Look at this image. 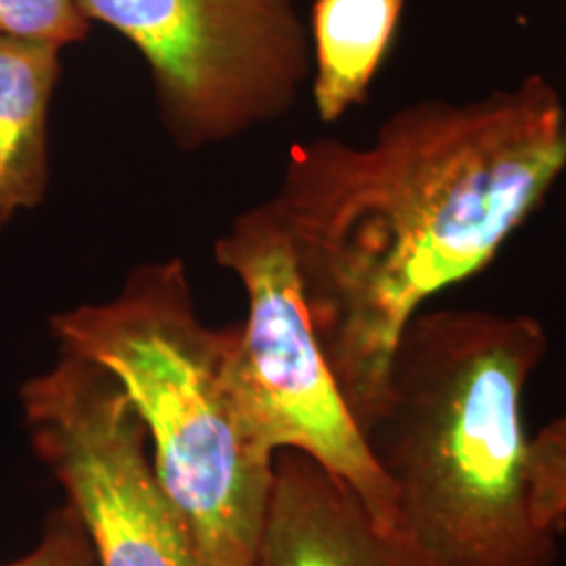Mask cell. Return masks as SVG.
Returning <instances> with one entry per match:
<instances>
[{
  "label": "cell",
  "mask_w": 566,
  "mask_h": 566,
  "mask_svg": "<svg viewBox=\"0 0 566 566\" xmlns=\"http://www.w3.org/2000/svg\"><path fill=\"white\" fill-rule=\"evenodd\" d=\"M566 170V102L539 74L392 112L364 145H294L271 198L308 315L357 424L385 409L426 303L495 261Z\"/></svg>",
  "instance_id": "1"
},
{
  "label": "cell",
  "mask_w": 566,
  "mask_h": 566,
  "mask_svg": "<svg viewBox=\"0 0 566 566\" xmlns=\"http://www.w3.org/2000/svg\"><path fill=\"white\" fill-rule=\"evenodd\" d=\"M531 315L422 311L407 325L385 409L365 439L399 526L439 566H556L560 535L531 500L526 386L547 355Z\"/></svg>",
  "instance_id": "2"
},
{
  "label": "cell",
  "mask_w": 566,
  "mask_h": 566,
  "mask_svg": "<svg viewBox=\"0 0 566 566\" xmlns=\"http://www.w3.org/2000/svg\"><path fill=\"white\" fill-rule=\"evenodd\" d=\"M235 329L203 324L179 259L143 264L109 303L51 317L61 350L102 365L135 405L158 481L214 566H252L275 476L224 380Z\"/></svg>",
  "instance_id": "3"
},
{
  "label": "cell",
  "mask_w": 566,
  "mask_h": 566,
  "mask_svg": "<svg viewBox=\"0 0 566 566\" xmlns=\"http://www.w3.org/2000/svg\"><path fill=\"white\" fill-rule=\"evenodd\" d=\"M245 292L224 380L252 439L269 453L303 451L353 486L371 514L399 526L390 481L327 364L304 301L290 238L271 200L242 212L214 243Z\"/></svg>",
  "instance_id": "4"
},
{
  "label": "cell",
  "mask_w": 566,
  "mask_h": 566,
  "mask_svg": "<svg viewBox=\"0 0 566 566\" xmlns=\"http://www.w3.org/2000/svg\"><path fill=\"white\" fill-rule=\"evenodd\" d=\"M151 70L164 126L185 151L280 120L311 84L296 4L266 0H81Z\"/></svg>",
  "instance_id": "5"
},
{
  "label": "cell",
  "mask_w": 566,
  "mask_h": 566,
  "mask_svg": "<svg viewBox=\"0 0 566 566\" xmlns=\"http://www.w3.org/2000/svg\"><path fill=\"white\" fill-rule=\"evenodd\" d=\"M21 407L97 566H214L158 481L142 416L102 365L61 350L23 385Z\"/></svg>",
  "instance_id": "6"
},
{
  "label": "cell",
  "mask_w": 566,
  "mask_h": 566,
  "mask_svg": "<svg viewBox=\"0 0 566 566\" xmlns=\"http://www.w3.org/2000/svg\"><path fill=\"white\" fill-rule=\"evenodd\" d=\"M252 566H439L403 528L382 525L361 495L303 451L275 455Z\"/></svg>",
  "instance_id": "7"
},
{
  "label": "cell",
  "mask_w": 566,
  "mask_h": 566,
  "mask_svg": "<svg viewBox=\"0 0 566 566\" xmlns=\"http://www.w3.org/2000/svg\"><path fill=\"white\" fill-rule=\"evenodd\" d=\"M60 46L0 36V233L49 185V107Z\"/></svg>",
  "instance_id": "8"
},
{
  "label": "cell",
  "mask_w": 566,
  "mask_h": 566,
  "mask_svg": "<svg viewBox=\"0 0 566 566\" xmlns=\"http://www.w3.org/2000/svg\"><path fill=\"white\" fill-rule=\"evenodd\" d=\"M407 0H313L311 97L319 120L361 107L397 34Z\"/></svg>",
  "instance_id": "9"
},
{
  "label": "cell",
  "mask_w": 566,
  "mask_h": 566,
  "mask_svg": "<svg viewBox=\"0 0 566 566\" xmlns=\"http://www.w3.org/2000/svg\"><path fill=\"white\" fill-rule=\"evenodd\" d=\"M531 500L537 523L563 535L566 528V411L531 441Z\"/></svg>",
  "instance_id": "10"
},
{
  "label": "cell",
  "mask_w": 566,
  "mask_h": 566,
  "mask_svg": "<svg viewBox=\"0 0 566 566\" xmlns=\"http://www.w3.org/2000/svg\"><path fill=\"white\" fill-rule=\"evenodd\" d=\"M81 0H0V36L67 46L88 34Z\"/></svg>",
  "instance_id": "11"
},
{
  "label": "cell",
  "mask_w": 566,
  "mask_h": 566,
  "mask_svg": "<svg viewBox=\"0 0 566 566\" xmlns=\"http://www.w3.org/2000/svg\"><path fill=\"white\" fill-rule=\"evenodd\" d=\"M0 566H97V560L76 510L65 504L46 516L36 546Z\"/></svg>",
  "instance_id": "12"
},
{
  "label": "cell",
  "mask_w": 566,
  "mask_h": 566,
  "mask_svg": "<svg viewBox=\"0 0 566 566\" xmlns=\"http://www.w3.org/2000/svg\"><path fill=\"white\" fill-rule=\"evenodd\" d=\"M266 2H273V4H287V7H290V4H296L294 0H266Z\"/></svg>",
  "instance_id": "13"
}]
</instances>
